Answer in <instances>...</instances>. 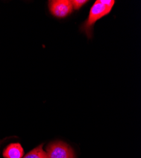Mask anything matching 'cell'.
I'll return each instance as SVG.
<instances>
[{
	"instance_id": "obj_6",
	"label": "cell",
	"mask_w": 141,
	"mask_h": 158,
	"mask_svg": "<svg viewBox=\"0 0 141 158\" xmlns=\"http://www.w3.org/2000/svg\"><path fill=\"white\" fill-rule=\"evenodd\" d=\"M88 1H86V0H72L71 1L73 8L75 10H79Z\"/></svg>"
},
{
	"instance_id": "obj_2",
	"label": "cell",
	"mask_w": 141,
	"mask_h": 158,
	"mask_svg": "<svg viewBox=\"0 0 141 158\" xmlns=\"http://www.w3.org/2000/svg\"><path fill=\"white\" fill-rule=\"evenodd\" d=\"M49 158H75L73 149L68 144L61 141H55L47 147Z\"/></svg>"
},
{
	"instance_id": "obj_3",
	"label": "cell",
	"mask_w": 141,
	"mask_h": 158,
	"mask_svg": "<svg viewBox=\"0 0 141 158\" xmlns=\"http://www.w3.org/2000/svg\"><path fill=\"white\" fill-rule=\"evenodd\" d=\"M49 9L55 17L63 19L70 15L73 8L69 0H52L49 2Z\"/></svg>"
},
{
	"instance_id": "obj_1",
	"label": "cell",
	"mask_w": 141,
	"mask_h": 158,
	"mask_svg": "<svg viewBox=\"0 0 141 158\" xmlns=\"http://www.w3.org/2000/svg\"><path fill=\"white\" fill-rule=\"evenodd\" d=\"M114 0H97L92 6L87 20L81 27V31L85 33L88 38L93 37V27L99 19L109 14L114 5Z\"/></svg>"
},
{
	"instance_id": "obj_5",
	"label": "cell",
	"mask_w": 141,
	"mask_h": 158,
	"mask_svg": "<svg viewBox=\"0 0 141 158\" xmlns=\"http://www.w3.org/2000/svg\"><path fill=\"white\" fill-rule=\"evenodd\" d=\"M43 146V144L40 145L28 152L23 158H49L47 153L44 151Z\"/></svg>"
},
{
	"instance_id": "obj_4",
	"label": "cell",
	"mask_w": 141,
	"mask_h": 158,
	"mask_svg": "<svg viewBox=\"0 0 141 158\" xmlns=\"http://www.w3.org/2000/svg\"><path fill=\"white\" fill-rule=\"evenodd\" d=\"M23 154V148L19 143H10L3 152L5 158H22Z\"/></svg>"
}]
</instances>
